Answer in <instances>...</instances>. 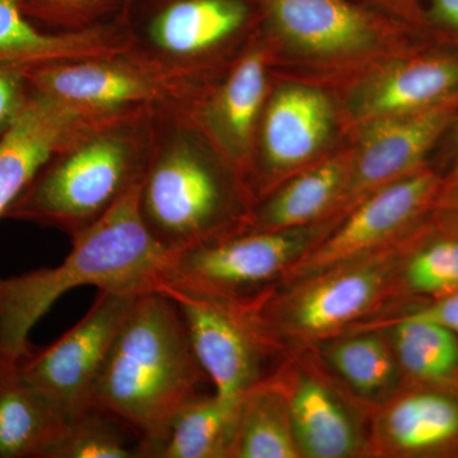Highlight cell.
Wrapping results in <instances>:
<instances>
[{
  "label": "cell",
  "instance_id": "cell-26",
  "mask_svg": "<svg viewBox=\"0 0 458 458\" xmlns=\"http://www.w3.org/2000/svg\"><path fill=\"white\" fill-rule=\"evenodd\" d=\"M457 291L458 237L439 238L411 247L394 276L388 304L409 295L438 298Z\"/></svg>",
  "mask_w": 458,
  "mask_h": 458
},
{
  "label": "cell",
  "instance_id": "cell-24",
  "mask_svg": "<svg viewBox=\"0 0 458 458\" xmlns=\"http://www.w3.org/2000/svg\"><path fill=\"white\" fill-rule=\"evenodd\" d=\"M99 33L53 35L38 30L20 0H0V64L27 69L92 55L106 45Z\"/></svg>",
  "mask_w": 458,
  "mask_h": 458
},
{
  "label": "cell",
  "instance_id": "cell-32",
  "mask_svg": "<svg viewBox=\"0 0 458 458\" xmlns=\"http://www.w3.org/2000/svg\"><path fill=\"white\" fill-rule=\"evenodd\" d=\"M430 12L442 25L458 29V0H432Z\"/></svg>",
  "mask_w": 458,
  "mask_h": 458
},
{
  "label": "cell",
  "instance_id": "cell-13",
  "mask_svg": "<svg viewBox=\"0 0 458 458\" xmlns=\"http://www.w3.org/2000/svg\"><path fill=\"white\" fill-rule=\"evenodd\" d=\"M81 111L32 89L25 108L0 137V218L38 172L62 152Z\"/></svg>",
  "mask_w": 458,
  "mask_h": 458
},
{
  "label": "cell",
  "instance_id": "cell-29",
  "mask_svg": "<svg viewBox=\"0 0 458 458\" xmlns=\"http://www.w3.org/2000/svg\"><path fill=\"white\" fill-rule=\"evenodd\" d=\"M403 319L433 322V324L441 325V327L454 331L458 335V291L438 297L434 302L419 307V309L406 310L403 312L379 313L366 321L354 325L348 331L372 330V328H379L391 324V322L403 321Z\"/></svg>",
  "mask_w": 458,
  "mask_h": 458
},
{
  "label": "cell",
  "instance_id": "cell-2",
  "mask_svg": "<svg viewBox=\"0 0 458 458\" xmlns=\"http://www.w3.org/2000/svg\"><path fill=\"white\" fill-rule=\"evenodd\" d=\"M141 181L72 238V251L59 267L0 278V363H16L29 352L33 327L75 288L135 294L159 288L170 254L141 219Z\"/></svg>",
  "mask_w": 458,
  "mask_h": 458
},
{
  "label": "cell",
  "instance_id": "cell-19",
  "mask_svg": "<svg viewBox=\"0 0 458 458\" xmlns=\"http://www.w3.org/2000/svg\"><path fill=\"white\" fill-rule=\"evenodd\" d=\"M247 18L243 0H158L149 35L167 53L191 55L231 38Z\"/></svg>",
  "mask_w": 458,
  "mask_h": 458
},
{
  "label": "cell",
  "instance_id": "cell-1",
  "mask_svg": "<svg viewBox=\"0 0 458 458\" xmlns=\"http://www.w3.org/2000/svg\"><path fill=\"white\" fill-rule=\"evenodd\" d=\"M207 376L192 352L176 302L161 291L135 298L89 397L140 438L141 458H156L181 409Z\"/></svg>",
  "mask_w": 458,
  "mask_h": 458
},
{
  "label": "cell",
  "instance_id": "cell-33",
  "mask_svg": "<svg viewBox=\"0 0 458 458\" xmlns=\"http://www.w3.org/2000/svg\"><path fill=\"white\" fill-rule=\"evenodd\" d=\"M454 203H456L458 205V185H457V188H456V191H454Z\"/></svg>",
  "mask_w": 458,
  "mask_h": 458
},
{
  "label": "cell",
  "instance_id": "cell-23",
  "mask_svg": "<svg viewBox=\"0 0 458 458\" xmlns=\"http://www.w3.org/2000/svg\"><path fill=\"white\" fill-rule=\"evenodd\" d=\"M234 458H301L288 401L271 375L241 399Z\"/></svg>",
  "mask_w": 458,
  "mask_h": 458
},
{
  "label": "cell",
  "instance_id": "cell-6",
  "mask_svg": "<svg viewBox=\"0 0 458 458\" xmlns=\"http://www.w3.org/2000/svg\"><path fill=\"white\" fill-rule=\"evenodd\" d=\"M141 219L168 254L236 233L227 181L189 149H172L144 174Z\"/></svg>",
  "mask_w": 458,
  "mask_h": 458
},
{
  "label": "cell",
  "instance_id": "cell-12",
  "mask_svg": "<svg viewBox=\"0 0 458 458\" xmlns=\"http://www.w3.org/2000/svg\"><path fill=\"white\" fill-rule=\"evenodd\" d=\"M458 441V400L436 388H408L373 409L372 458L410 457Z\"/></svg>",
  "mask_w": 458,
  "mask_h": 458
},
{
  "label": "cell",
  "instance_id": "cell-18",
  "mask_svg": "<svg viewBox=\"0 0 458 458\" xmlns=\"http://www.w3.org/2000/svg\"><path fill=\"white\" fill-rule=\"evenodd\" d=\"M25 74L36 92L81 110L123 106L152 95L140 74L108 64L51 63L25 69Z\"/></svg>",
  "mask_w": 458,
  "mask_h": 458
},
{
  "label": "cell",
  "instance_id": "cell-10",
  "mask_svg": "<svg viewBox=\"0 0 458 458\" xmlns=\"http://www.w3.org/2000/svg\"><path fill=\"white\" fill-rule=\"evenodd\" d=\"M438 190V177L423 170L376 190L352 208L343 221L313 246L280 283L306 278L399 242L406 238L409 229L429 207Z\"/></svg>",
  "mask_w": 458,
  "mask_h": 458
},
{
  "label": "cell",
  "instance_id": "cell-8",
  "mask_svg": "<svg viewBox=\"0 0 458 458\" xmlns=\"http://www.w3.org/2000/svg\"><path fill=\"white\" fill-rule=\"evenodd\" d=\"M138 295L99 291L89 311L68 333L47 348L31 346L16 361L18 373L66 418L89 408L90 394Z\"/></svg>",
  "mask_w": 458,
  "mask_h": 458
},
{
  "label": "cell",
  "instance_id": "cell-4",
  "mask_svg": "<svg viewBox=\"0 0 458 458\" xmlns=\"http://www.w3.org/2000/svg\"><path fill=\"white\" fill-rule=\"evenodd\" d=\"M316 223L280 231H241L168 256L161 288L246 302L279 284L331 229Z\"/></svg>",
  "mask_w": 458,
  "mask_h": 458
},
{
  "label": "cell",
  "instance_id": "cell-21",
  "mask_svg": "<svg viewBox=\"0 0 458 458\" xmlns=\"http://www.w3.org/2000/svg\"><path fill=\"white\" fill-rule=\"evenodd\" d=\"M352 158L335 157L289 181L267 201L252 231L307 227L337 212L352 170Z\"/></svg>",
  "mask_w": 458,
  "mask_h": 458
},
{
  "label": "cell",
  "instance_id": "cell-16",
  "mask_svg": "<svg viewBox=\"0 0 458 458\" xmlns=\"http://www.w3.org/2000/svg\"><path fill=\"white\" fill-rule=\"evenodd\" d=\"M313 348L337 379L370 408L390 400L406 384L393 346L381 330L346 331Z\"/></svg>",
  "mask_w": 458,
  "mask_h": 458
},
{
  "label": "cell",
  "instance_id": "cell-27",
  "mask_svg": "<svg viewBox=\"0 0 458 458\" xmlns=\"http://www.w3.org/2000/svg\"><path fill=\"white\" fill-rule=\"evenodd\" d=\"M116 419L89 408L66 418L45 458H140ZM128 429V428H126Z\"/></svg>",
  "mask_w": 458,
  "mask_h": 458
},
{
  "label": "cell",
  "instance_id": "cell-28",
  "mask_svg": "<svg viewBox=\"0 0 458 458\" xmlns=\"http://www.w3.org/2000/svg\"><path fill=\"white\" fill-rule=\"evenodd\" d=\"M267 89L264 62L258 54L245 57L229 77L221 99L225 131L238 146L251 137Z\"/></svg>",
  "mask_w": 458,
  "mask_h": 458
},
{
  "label": "cell",
  "instance_id": "cell-9",
  "mask_svg": "<svg viewBox=\"0 0 458 458\" xmlns=\"http://www.w3.org/2000/svg\"><path fill=\"white\" fill-rule=\"evenodd\" d=\"M158 291L179 307L192 352L214 393L242 397L270 375L267 360L278 355L245 302L174 288Z\"/></svg>",
  "mask_w": 458,
  "mask_h": 458
},
{
  "label": "cell",
  "instance_id": "cell-7",
  "mask_svg": "<svg viewBox=\"0 0 458 458\" xmlns=\"http://www.w3.org/2000/svg\"><path fill=\"white\" fill-rule=\"evenodd\" d=\"M280 358L270 375L284 391L301 458H372L373 408L337 379L313 346Z\"/></svg>",
  "mask_w": 458,
  "mask_h": 458
},
{
  "label": "cell",
  "instance_id": "cell-20",
  "mask_svg": "<svg viewBox=\"0 0 458 458\" xmlns=\"http://www.w3.org/2000/svg\"><path fill=\"white\" fill-rule=\"evenodd\" d=\"M66 417L21 377L16 363H0V458H45Z\"/></svg>",
  "mask_w": 458,
  "mask_h": 458
},
{
  "label": "cell",
  "instance_id": "cell-15",
  "mask_svg": "<svg viewBox=\"0 0 458 458\" xmlns=\"http://www.w3.org/2000/svg\"><path fill=\"white\" fill-rule=\"evenodd\" d=\"M458 90V55L419 57L391 66L364 84L358 113L367 120L415 113Z\"/></svg>",
  "mask_w": 458,
  "mask_h": 458
},
{
  "label": "cell",
  "instance_id": "cell-11",
  "mask_svg": "<svg viewBox=\"0 0 458 458\" xmlns=\"http://www.w3.org/2000/svg\"><path fill=\"white\" fill-rule=\"evenodd\" d=\"M452 98L415 113L370 120L336 213L345 216L364 198L418 171L428 150L454 116Z\"/></svg>",
  "mask_w": 458,
  "mask_h": 458
},
{
  "label": "cell",
  "instance_id": "cell-30",
  "mask_svg": "<svg viewBox=\"0 0 458 458\" xmlns=\"http://www.w3.org/2000/svg\"><path fill=\"white\" fill-rule=\"evenodd\" d=\"M123 0H20L30 20L59 22L68 17H84L101 13L122 4Z\"/></svg>",
  "mask_w": 458,
  "mask_h": 458
},
{
  "label": "cell",
  "instance_id": "cell-14",
  "mask_svg": "<svg viewBox=\"0 0 458 458\" xmlns=\"http://www.w3.org/2000/svg\"><path fill=\"white\" fill-rule=\"evenodd\" d=\"M333 107L324 93L309 87H284L271 99L264 125V149L270 170H293L321 149L333 129Z\"/></svg>",
  "mask_w": 458,
  "mask_h": 458
},
{
  "label": "cell",
  "instance_id": "cell-5",
  "mask_svg": "<svg viewBox=\"0 0 458 458\" xmlns=\"http://www.w3.org/2000/svg\"><path fill=\"white\" fill-rule=\"evenodd\" d=\"M53 158L3 218L53 225L73 238L146 174L135 168L128 148L114 138H98L56 161Z\"/></svg>",
  "mask_w": 458,
  "mask_h": 458
},
{
  "label": "cell",
  "instance_id": "cell-31",
  "mask_svg": "<svg viewBox=\"0 0 458 458\" xmlns=\"http://www.w3.org/2000/svg\"><path fill=\"white\" fill-rule=\"evenodd\" d=\"M31 92L25 69L0 64V137L25 108Z\"/></svg>",
  "mask_w": 458,
  "mask_h": 458
},
{
  "label": "cell",
  "instance_id": "cell-22",
  "mask_svg": "<svg viewBox=\"0 0 458 458\" xmlns=\"http://www.w3.org/2000/svg\"><path fill=\"white\" fill-rule=\"evenodd\" d=\"M242 397L200 394L172 421L156 458H234Z\"/></svg>",
  "mask_w": 458,
  "mask_h": 458
},
{
  "label": "cell",
  "instance_id": "cell-25",
  "mask_svg": "<svg viewBox=\"0 0 458 458\" xmlns=\"http://www.w3.org/2000/svg\"><path fill=\"white\" fill-rule=\"evenodd\" d=\"M393 346L406 381L451 384L458 375V335L428 321L403 319L379 328Z\"/></svg>",
  "mask_w": 458,
  "mask_h": 458
},
{
  "label": "cell",
  "instance_id": "cell-3",
  "mask_svg": "<svg viewBox=\"0 0 458 458\" xmlns=\"http://www.w3.org/2000/svg\"><path fill=\"white\" fill-rule=\"evenodd\" d=\"M412 246L403 238L306 278L280 283L245 303L278 357L316 345L384 311L397 269Z\"/></svg>",
  "mask_w": 458,
  "mask_h": 458
},
{
  "label": "cell",
  "instance_id": "cell-17",
  "mask_svg": "<svg viewBox=\"0 0 458 458\" xmlns=\"http://www.w3.org/2000/svg\"><path fill=\"white\" fill-rule=\"evenodd\" d=\"M271 17L301 49L339 55L369 47L375 31L358 9L343 0H267Z\"/></svg>",
  "mask_w": 458,
  "mask_h": 458
}]
</instances>
